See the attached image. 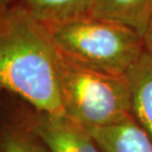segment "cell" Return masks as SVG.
<instances>
[{
	"label": "cell",
	"instance_id": "4",
	"mask_svg": "<svg viewBox=\"0 0 152 152\" xmlns=\"http://www.w3.org/2000/svg\"><path fill=\"white\" fill-rule=\"evenodd\" d=\"M5 95L16 114L52 152H102L90 131L70 116L38 110L18 98Z\"/></svg>",
	"mask_w": 152,
	"mask_h": 152
},
{
	"label": "cell",
	"instance_id": "7",
	"mask_svg": "<svg viewBox=\"0 0 152 152\" xmlns=\"http://www.w3.org/2000/svg\"><path fill=\"white\" fill-rule=\"evenodd\" d=\"M132 115L152 140V56L147 51L126 72Z\"/></svg>",
	"mask_w": 152,
	"mask_h": 152
},
{
	"label": "cell",
	"instance_id": "10",
	"mask_svg": "<svg viewBox=\"0 0 152 152\" xmlns=\"http://www.w3.org/2000/svg\"><path fill=\"white\" fill-rule=\"evenodd\" d=\"M143 41L145 45V51L152 56V19L149 23V26L143 35Z\"/></svg>",
	"mask_w": 152,
	"mask_h": 152
},
{
	"label": "cell",
	"instance_id": "2",
	"mask_svg": "<svg viewBox=\"0 0 152 152\" xmlns=\"http://www.w3.org/2000/svg\"><path fill=\"white\" fill-rule=\"evenodd\" d=\"M55 49L85 68L113 76H125L145 52L135 31L92 16L48 28Z\"/></svg>",
	"mask_w": 152,
	"mask_h": 152
},
{
	"label": "cell",
	"instance_id": "1",
	"mask_svg": "<svg viewBox=\"0 0 152 152\" xmlns=\"http://www.w3.org/2000/svg\"><path fill=\"white\" fill-rule=\"evenodd\" d=\"M0 91L38 110L65 114L49 29L17 2L0 7Z\"/></svg>",
	"mask_w": 152,
	"mask_h": 152
},
{
	"label": "cell",
	"instance_id": "11",
	"mask_svg": "<svg viewBox=\"0 0 152 152\" xmlns=\"http://www.w3.org/2000/svg\"><path fill=\"white\" fill-rule=\"evenodd\" d=\"M18 0H0V7H8L16 4Z\"/></svg>",
	"mask_w": 152,
	"mask_h": 152
},
{
	"label": "cell",
	"instance_id": "9",
	"mask_svg": "<svg viewBox=\"0 0 152 152\" xmlns=\"http://www.w3.org/2000/svg\"><path fill=\"white\" fill-rule=\"evenodd\" d=\"M95 0H18L28 14L48 28L90 16Z\"/></svg>",
	"mask_w": 152,
	"mask_h": 152
},
{
	"label": "cell",
	"instance_id": "5",
	"mask_svg": "<svg viewBox=\"0 0 152 152\" xmlns=\"http://www.w3.org/2000/svg\"><path fill=\"white\" fill-rule=\"evenodd\" d=\"M102 152H152V140L131 115L116 124L88 129Z\"/></svg>",
	"mask_w": 152,
	"mask_h": 152
},
{
	"label": "cell",
	"instance_id": "6",
	"mask_svg": "<svg viewBox=\"0 0 152 152\" xmlns=\"http://www.w3.org/2000/svg\"><path fill=\"white\" fill-rule=\"evenodd\" d=\"M0 96V152H52L16 114L4 92Z\"/></svg>",
	"mask_w": 152,
	"mask_h": 152
},
{
	"label": "cell",
	"instance_id": "3",
	"mask_svg": "<svg viewBox=\"0 0 152 152\" xmlns=\"http://www.w3.org/2000/svg\"><path fill=\"white\" fill-rule=\"evenodd\" d=\"M59 90L64 113L87 129L116 124L132 115L125 76L85 68L55 49Z\"/></svg>",
	"mask_w": 152,
	"mask_h": 152
},
{
	"label": "cell",
	"instance_id": "8",
	"mask_svg": "<svg viewBox=\"0 0 152 152\" xmlns=\"http://www.w3.org/2000/svg\"><path fill=\"white\" fill-rule=\"evenodd\" d=\"M90 16L124 25L143 36L152 19V0H95Z\"/></svg>",
	"mask_w": 152,
	"mask_h": 152
}]
</instances>
